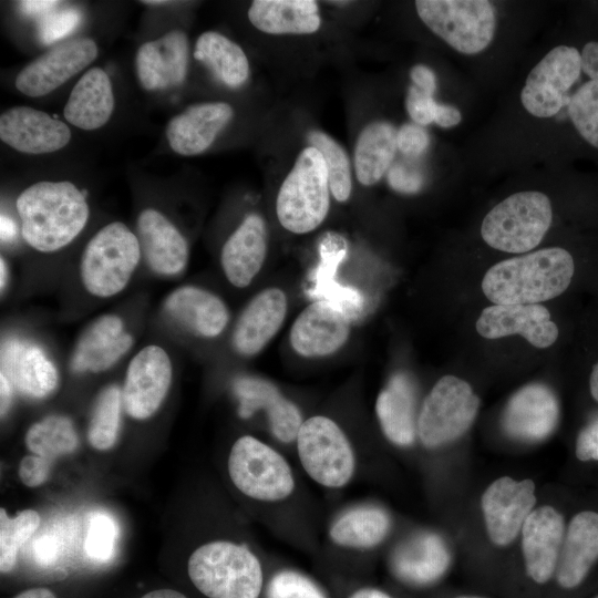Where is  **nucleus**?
Here are the masks:
<instances>
[{
  "label": "nucleus",
  "instance_id": "f257e3e1",
  "mask_svg": "<svg viewBox=\"0 0 598 598\" xmlns=\"http://www.w3.org/2000/svg\"><path fill=\"white\" fill-rule=\"evenodd\" d=\"M576 276L574 254L549 247L493 265L483 277L482 290L493 305H537L566 292Z\"/></svg>",
  "mask_w": 598,
  "mask_h": 598
},
{
  "label": "nucleus",
  "instance_id": "f03ea898",
  "mask_svg": "<svg viewBox=\"0 0 598 598\" xmlns=\"http://www.w3.org/2000/svg\"><path fill=\"white\" fill-rule=\"evenodd\" d=\"M16 207L25 243L41 252L56 251L85 227L90 208L71 182H38L20 193Z\"/></svg>",
  "mask_w": 598,
  "mask_h": 598
},
{
  "label": "nucleus",
  "instance_id": "7ed1b4c3",
  "mask_svg": "<svg viewBox=\"0 0 598 598\" xmlns=\"http://www.w3.org/2000/svg\"><path fill=\"white\" fill-rule=\"evenodd\" d=\"M187 571L208 598H258L262 587L259 559L246 546L229 540L197 547L188 558Z\"/></svg>",
  "mask_w": 598,
  "mask_h": 598
},
{
  "label": "nucleus",
  "instance_id": "20e7f679",
  "mask_svg": "<svg viewBox=\"0 0 598 598\" xmlns=\"http://www.w3.org/2000/svg\"><path fill=\"white\" fill-rule=\"evenodd\" d=\"M142 257L137 236L123 223L102 227L86 244L80 262L85 290L99 298L120 293Z\"/></svg>",
  "mask_w": 598,
  "mask_h": 598
},
{
  "label": "nucleus",
  "instance_id": "39448f33",
  "mask_svg": "<svg viewBox=\"0 0 598 598\" xmlns=\"http://www.w3.org/2000/svg\"><path fill=\"white\" fill-rule=\"evenodd\" d=\"M551 221V203L544 193L518 192L499 202L485 215L481 235L494 249L524 254L539 245Z\"/></svg>",
  "mask_w": 598,
  "mask_h": 598
},
{
  "label": "nucleus",
  "instance_id": "423d86ee",
  "mask_svg": "<svg viewBox=\"0 0 598 598\" xmlns=\"http://www.w3.org/2000/svg\"><path fill=\"white\" fill-rule=\"evenodd\" d=\"M329 194L324 159L315 147H306L279 189L276 203L279 223L295 234L316 229L328 214Z\"/></svg>",
  "mask_w": 598,
  "mask_h": 598
},
{
  "label": "nucleus",
  "instance_id": "0eeeda50",
  "mask_svg": "<svg viewBox=\"0 0 598 598\" xmlns=\"http://www.w3.org/2000/svg\"><path fill=\"white\" fill-rule=\"evenodd\" d=\"M422 22L454 50L477 54L492 42L496 13L487 0H417Z\"/></svg>",
  "mask_w": 598,
  "mask_h": 598
},
{
  "label": "nucleus",
  "instance_id": "6e6552de",
  "mask_svg": "<svg viewBox=\"0 0 598 598\" xmlns=\"http://www.w3.org/2000/svg\"><path fill=\"white\" fill-rule=\"evenodd\" d=\"M227 467L235 487L256 501H282L295 489L293 474L285 457L250 435L235 441Z\"/></svg>",
  "mask_w": 598,
  "mask_h": 598
},
{
  "label": "nucleus",
  "instance_id": "1a4fd4ad",
  "mask_svg": "<svg viewBox=\"0 0 598 598\" xmlns=\"http://www.w3.org/2000/svg\"><path fill=\"white\" fill-rule=\"evenodd\" d=\"M480 399L472 386L455 375L442 377L426 395L416 422V432L425 447L454 442L473 424Z\"/></svg>",
  "mask_w": 598,
  "mask_h": 598
},
{
  "label": "nucleus",
  "instance_id": "9d476101",
  "mask_svg": "<svg viewBox=\"0 0 598 598\" xmlns=\"http://www.w3.org/2000/svg\"><path fill=\"white\" fill-rule=\"evenodd\" d=\"M296 440L302 467L315 482L329 488L349 483L355 468L354 453L333 420L322 415L309 417Z\"/></svg>",
  "mask_w": 598,
  "mask_h": 598
},
{
  "label": "nucleus",
  "instance_id": "9b49d317",
  "mask_svg": "<svg viewBox=\"0 0 598 598\" xmlns=\"http://www.w3.org/2000/svg\"><path fill=\"white\" fill-rule=\"evenodd\" d=\"M581 78L580 51L574 45L553 48L529 72L520 92L525 110L535 117L555 116Z\"/></svg>",
  "mask_w": 598,
  "mask_h": 598
},
{
  "label": "nucleus",
  "instance_id": "f8f14e48",
  "mask_svg": "<svg viewBox=\"0 0 598 598\" xmlns=\"http://www.w3.org/2000/svg\"><path fill=\"white\" fill-rule=\"evenodd\" d=\"M173 379L172 361L159 346L142 348L130 361L122 389L123 408L134 420L153 416L164 402Z\"/></svg>",
  "mask_w": 598,
  "mask_h": 598
},
{
  "label": "nucleus",
  "instance_id": "ddd939ff",
  "mask_svg": "<svg viewBox=\"0 0 598 598\" xmlns=\"http://www.w3.org/2000/svg\"><path fill=\"white\" fill-rule=\"evenodd\" d=\"M96 55L97 45L92 39L61 42L24 66L14 85L27 96L47 95L84 70Z\"/></svg>",
  "mask_w": 598,
  "mask_h": 598
},
{
  "label": "nucleus",
  "instance_id": "4468645a",
  "mask_svg": "<svg viewBox=\"0 0 598 598\" xmlns=\"http://www.w3.org/2000/svg\"><path fill=\"white\" fill-rule=\"evenodd\" d=\"M535 504V484L529 478L516 481L502 476L491 483L481 499L489 539L497 546L511 544L520 533Z\"/></svg>",
  "mask_w": 598,
  "mask_h": 598
},
{
  "label": "nucleus",
  "instance_id": "2eb2a0df",
  "mask_svg": "<svg viewBox=\"0 0 598 598\" xmlns=\"http://www.w3.org/2000/svg\"><path fill=\"white\" fill-rule=\"evenodd\" d=\"M598 568V506L574 512L567 522L555 577L560 588L576 590Z\"/></svg>",
  "mask_w": 598,
  "mask_h": 598
},
{
  "label": "nucleus",
  "instance_id": "dca6fc26",
  "mask_svg": "<svg viewBox=\"0 0 598 598\" xmlns=\"http://www.w3.org/2000/svg\"><path fill=\"white\" fill-rule=\"evenodd\" d=\"M560 408L555 392L540 383L527 384L507 401L502 414V427L512 439L539 442L556 430Z\"/></svg>",
  "mask_w": 598,
  "mask_h": 598
},
{
  "label": "nucleus",
  "instance_id": "f3484780",
  "mask_svg": "<svg viewBox=\"0 0 598 598\" xmlns=\"http://www.w3.org/2000/svg\"><path fill=\"white\" fill-rule=\"evenodd\" d=\"M567 522L553 506L544 505L529 514L522 527V551L528 577L545 584L555 576Z\"/></svg>",
  "mask_w": 598,
  "mask_h": 598
},
{
  "label": "nucleus",
  "instance_id": "a211bd4d",
  "mask_svg": "<svg viewBox=\"0 0 598 598\" xmlns=\"http://www.w3.org/2000/svg\"><path fill=\"white\" fill-rule=\"evenodd\" d=\"M476 330L486 339L519 334L540 349L553 346L559 336L550 312L539 303L486 307L476 321Z\"/></svg>",
  "mask_w": 598,
  "mask_h": 598
},
{
  "label": "nucleus",
  "instance_id": "6ab92c4d",
  "mask_svg": "<svg viewBox=\"0 0 598 598\" xmlns=\"http://www.w3.org/2000/svg\"><path fill=\"white\" fill-rule=\"evenodd\" d=\"M0 138L18 152L44 154L66 146L71 131L65 123L43 111L14 106L0 116Z\"/></svg>",
  "mask_w": 598,
  "mask_h": 598
},
{
  "label": "nucleus",
  "instance_id": "aec40b11",
  "mask_svg": "<svg viewBox=\"0 0 598 598\" xmlns=\"http://www.w3.org/2000/svg\"><path fill=\"white\" fill-rule=\"evenodd\" d=\"M189 43L185 32L172 30L143 43L135 58L140 84L148 91L181 85L188 70Z\"/></svg>",
  "mask_w": 598,
  "mask_h": 598
},
{
  "label": "nucleus",
  "instance_id": "412c9836",
  "mask_svg": "<svg viewBox=\"0 0 598 598\" xmlns=\"http://www.w3.org/2000/svg\"><path fill=\"white\" fill-rule=\"evenodd\" d=\"M349 316L334 305L317 300L295 320L290 342L303 357H322L340 349L349 337Z\"/></svg>",
  "mask_w": 598,
  "mask_h": 598
},
{
  "label": "nucleus",
  "instance_id": "4be33fe9",
  "mask_svg": "<svg viewBox=\"0 0 598 598\" xmlns=\"http://www.w3.org/2000/svg\"><path fill=\"white\" fill-rule=\"evenodd\" d=\"M142 256L157 275L181 274L188 261V244L177 227L154 208L142 210L136 221Z\"/></svg>",
  "mask_w": 598,
  "mask_h": 598
},
{
  "label": "nucleus",
  "instance_id": "5701e85b",
  "mask_svg": "<svg viewBox=\"0 0 598 598\" xmlns=\"http://www.w3.org/2000/svg\"><path fill=\"white\" fill-rule=\"evenodd\" d=\"M1 373L14 390L32 399L47 398L59 384L58 370L45 352L16 338L1 346Z\"/></svg>",
  "mask_w": 598,
  "mask_h": 598
},
{
  "label": "nucleus",
  "instance_id": "b1692460",
  "mask_svg": "<svg viewBox=\"0 0 598 598\" xmlns=\"http://www.w3.org/2000/svg\"><path fill=\"white\" fill-rule=\"evenodd\" d=\"M233 115V107L225 102L194 104L169 120L165 135L175 153L197 155L213 144Z\"/></svg>",
  "mask_w": 598,
  "mask_h": 598
},
{
  "label": "nucleus",
  "instance_id": "393cba45",
  "mask_svg": "<svg viewBox=\"0 0 598 598\" xmlns=\"http://www.w3.org/2000/svg\"><path fill=\"white\" fill-rule=\"evenodd\" d=\"M133 337L124 331L116 315L96 318L81 334L71 359L76 373H99L112 368L132 347Z\"/></svg>",
  "mask_w": 598,
  "mask_h": 598
},
{
  "label": "nucleus",
  "instance_id": "a878e982",
  "mask_svg": "<svg viewBox=\"0 0 598 598\" xmlns=\"http://www.w3.org/2000/svg\"><path fill=\"white\" fill-rule=\"evenodd\" d=\"M390 565L401 581L413 586H426L444 576L451 565V554L440 535L422 532L394 549Z\"/></svg>",
  "mask_w": 598,
  "mask_h": 598
},
{
  "label": "nucleus",
  "instance_id": "bb28decb",
  "mask_svg": "<svg viewBox=\"0 0 598 598\" xmlns=\"http://www.w3.org/2000/svg\"><path fill=\"white\" fill-rule=\"evenodd\" d=\"M234 391L239 400V415L249 417L265 410L274 435L283 443L297 439L303 423L299 409L269 381L243 377L236 380Z\"/></svg>",
  "mask_w": 598,
  "mask_h": 598
},
{
  "label": "nucleus",
  "instance_id": "cd10ccee",
  "mask_svg": "<svg viewBox=\"0 0 598 598\" xmlns=\"http://www.w3.org/2000/svg\"><path fill=\"white\" fill-rule=\"evenodd\" d=\"M287 312L282 290L268 288L255 296L241 312L234 332L233 346L243 355L258 353L280 329Z\"/></svg>",
  "mask_w": 598,
  "mask_h": 598
},
{
  "label": "nucleus",
  "instance_id": "c85d7f7f",
  "mask_svg": "<svg viewBox=\"0 0 598 598\" xmlns=\"http://www.w3.org/2000/svg\"><path fill=\"white\" fill-rule=\"evenodd\" d=\"M165 312L195 336H219L229 320L225 302L213 292L195 286L173 290L164 301Z\"/></svg>",
  "mask_w": 598,
  "mask_h": 598
},
{
  "label": "nucleus",
  "instance_id": "c756f323",
  "mask_svg": "<svg viewBox=\"0 0 598 598\" xmlns=\"http://www.w3.org/2000/svg\"><path fill=\"white\" fill-rule=\"evenodd\" d=\"M267 250L265 223L256 214L248 215L226 240L221 250V267L228 281L247 287L262 267Z\"/></svg>",
  "mask_w": 598,
  "mask_h": 598
},
{
  "label": "nucleus",
  "instance_id": "7c9ffc66",
  "mask_svg": "<svg viewBox=\"0 0 598 598\" xmlns=\"http://www.w3.org/2000/svg\"><path fill=\"white\" fill-rule=\"evenodd\" d=\"M113 109L114 94L107 73L101 68H92L73 86L63 115L73 126L92 131L109 122Z\"/></svg>",
  "mask_w": 598,
  "mask_h": 598
},
{
  "label": "nucleus",
  "instance_id": "2f4dec72",
  "mask_svg": "<svg viewBox=\"0 0 598 598\" xmlns=\"http://www.w3.org/2000/svg\"><path fill=\"white\" fill-rule=\"evenodd\" d=\"M415 389L404 373L394 374L379 393L375 412L386 439L398 446H409L416 432Z\"/></svg>",
  "mask_w": 598,
  "mask_h": 598
},
{
  "label": "nucleus",
  "instance_id": "473e14b6",
  "mask_svg": "<svg viewBox=\"0 0 598 598\" xmlns=\"http://www.w3.org/2000/svg\"><path fill=\"white\" fill-rule=\"evenodd\" d=\"M248 19L255 28L269 34H309L321 23L313 0H255Z\"/></svg>",
  "mask_w": 598,
  "mask_h": 598
},
{
  "label": "nucleus",
  "instance_id": "72a5a7b5",
  "mask_svg": "<svg viewBox=\"0 0 598 598\" xmlns=\"http://www.w3.org/2000/svg\"><path fill=\"white\" fill-rule=\"evenodd\" d=\"M396 134L394 126L384 121L362 130L354 150L355 175L362 185H374L390 169L398 148Z\"/></svg>",
  "mask_w": 598,
  "mask_h": 598
},
{
  "label": "nucleus",
  "instance_id": "f704fd0d",
  "mask_svg": "<svg viewBox=\"0 0 598 598\" xmlns=\"http://www.w3.org/2000/svg\"><path fill=\"white\" fill-rule=\"evenodd\" d=\"M390 516L377 506H358L341 514L331 525V540L348 548H372L389 534Z\"/></svg>",
  "mask_w": 598,
  "mask_h": 598
},
{
  "label": "nucleus",
  "instance_id": "c9c22d12",
  "mask_svg": "<svg viewBox=\"0 0 598 598\" xmlns=\"http://www.w3.org/2000/svg\"><path fill=\"white\" fill-rule=\"evenodd\" d=\"M194 56L229 87H238L248 79L249 63L245 52L218 32L202 33L196 41Z\"/></svg>",
  "mask_w": 598,
  "mask_h": 598
},
{
  "label": "nucleus",
  "instance_id": "e433bc0d",
  "mask_svg": "<svg viewBox=\"0 0 598 598\" xmlns=\"http://www.w3.org/2000/svg\"><path fill=\"white\" fill-rule=\"evenodd\" d=\"M321 261L315 272L313 296L343 310L349 318L360 313L363 299L361 295L349 287L341 286L334 278L339 262L346 256V249L338 247L329 238L320 246Z\"/></svg>",
  "mask_w": 598,
  "mask_h": 598
},
{
  "label": "nucleus",
  "instance_id": "4c0bfd02",
  "mask_svg": "<svg viewBox=\"0 0 598 598\" xmlns=\"http://www.w3.org/2000/svg\"><path fill=\"white\" fill-rule=\"evenodd\" d=\"M24 442L32 454L54 461L78 448L79 435L68 416L54 414L33 423L25 433Z\"/></svg>",
  "mask_w": 598,
  "mask_h": 598
},
{
  "label": "nucleus",
  "instance_id": "58836bf2",
  "mask_svg": "<svg viewBox=\"0 0 598 598\" xmlns=\"http://www.w3.org/2000/svg\"><path fill=\"white\" fill-rule=\"evenodd\" d=\"M122 391L115 384L107 385L97 395L87 427V441L97 451L112 448L120 434Z\"/></svg>",
  "mask_w": 598,
  "mask_h": 598
},
{
  "label": "nucleus",
  "instance_id": "ea45409f",
  "mask_svg": "<svg viewBox=\"0 0 598 598\" xmlns=\"http://www.w3.org/2000/svg\"><path fill=\"white\" fill-rule=\"evenodd\" d=\"M565 106L579 137L598 151V82L588 78L568 94Z\"/></svg>",
  "mask_w": 598,
  "mask_h": 598
},
{
  "label": "nucleus",
  "instance_id": "a19ab883",
  "mask_svg": "<svg viewBox=\"0 0 598 598\" xmlns=\"http://www.w3.org/2000/svg\"><path fill=\"white\" fill-rule=\"evenodd\" d=\"M312 147L318 150L326 164L330 192L339 202L349 198L352 188L350 163L347 153L332 137L321 131H312L308 136Z\"/></svg>",
  "mask_w": 598,
  "mask_h": 598
},
{
  "label": "nucleus",
  "instance_id": "79ce46f5",
  "mask_svg": "<svg viewBox=\"0 0 598 598\" xmlns=\"http://www.w3.org/2000/svg\"><path fill=\"white\" fill-rule=\"evenodd\" d=\"M40 525V516L33 509H24L10 518L0 508V570L9 573L16 565L20 547L31 537Z\"/></svg>",
  "mask_w": 598,
  "mask_h": 598
},
{
  "label": "nucleus",
  "instance_id": "37998d69",
  "mask_svg": "<svg viewBox=\"0 0 598 598\" xmlns=\"http://www.w3.org/2000/svg\"><path fill=\"white\" fill-rule=\"evenodd\" d=\"M117 528L113 518L105 513H95L89 523L84 548L89 557L106 561L112 557Z\"/></svg>",
  "mask_w": 598,
  "mask_h": 598
},
{
  "label": "nucleus",
  "instance_id": "c03bdc74",
  "mask_svg": "<svg viewBox=\"0 0 598 598\" xmlns=\"http://www.w3.org/2000/svg\"><path fill=\"white\" fill-rule=\"evenodd\" d=\"M268 598H327L308 577L293 570L277 573L268 584Z\"/></svg>",
  "mask_w": 598,
  "mask_h": 598
},
{
  "label": "nucleus",
  "instance_id": "a18cd8bd",
  "mask_svg": "<svg viewBox=\"0 0 598 598\" xmlns=\"http://www.w3.org/2000/svg\"><path fill=\"white\" fill-rule=\"evenodd\" d=\"M80 22L81 13L74 8L51 11L39 23V39L43 44H52L71 34Z\"/></svg>",
  "mask_w": 598,
  "mask_h": 598
},
{
  "label": "nucleus",
  "instance_id": "49530a36",
  "mask_svg": "<svg viewBox=\"0 0 598 598\" xmlns=\"http://www.w3.org/2000/svg\"><path fill=\"white\" fill-rule=\"evenodd\" d=\"M574 456L584 466H598V411L578 430L574 442Z\"/></svg>",
  "mask_w": 598,
  "mask_h": 598
},
{
  "label": "nucleus",
  "instance_id": "de8ad7c7",
  "mask_svg": "<svg viewBox=\"0 0 598 598\" xmlns=\"http://www.w3.org/2000/svg\"><path fill=\"white\" fill-rule=\"evenodd\" d=\"M436 104L433 95L423 92L414 84L409 87L405 106L415 124L422 126L434 122Z\"/></svg>",
  "mask_w": 598,
  "mask_h": 598
},
{
  "label": "nucleus",
  "instance_id": "09e8293b",
  "mask_svg": "<svg viewBox=\"0 0 598 598\" xmlns=\"http://www.w3.org/2000/svg\"><path fill=\"white\" fill-rule=\"evenodd\" d=\"M53 461L37 454L25 455L19 464V477L28 487H39L51 474Z\"/></svg>",
  "mask_w": 598,
  "mask_h": 598
},
{
  "label": "nucleus",
  "instance_id": "8fccbe9b",
  "mask_svg": "<svg viewBox=\"0 0 598 598\" xmlns=\"http://www.w3.org/2000/svg\"><path fill=\"white\" fill-rule=\"evenodd\" d=\"M396 144L404 155L419 156L427 148L430 136L421 125L408 123L398 131Z\"/></svg>",
  "mask_w": 598,
  "mask_h": 598
},
{
  "label": "nucleus",
  "instance_id": "3c124183",
  "mask_svg": "<svg viewBox=\"0 0 598 598\" xmlns=\"http://www.w3.org/2000/svg\"><path fill=\"white\" fill-rule=\"evenodd\" d=\"M388 182L396 192L413 194L421 189L423 177L419 172L398 164L389 169Z\"/></svg>",
  "mask_w": 598,
  "mask_h": 598
},
{
  "label": "nucleus",
  "instance_id": "603ef678",
  "mask_svg": "<svg viewBox=\"0 0 598 598\" xmlns=\"http://www.w3.org/2000/svg\"><path fill=\"white\" fill-rule=\"evenodd\" d=\"M410 75L416 87L433 95L436 89V78L429 66L417 64L412 68Z\"/></svg>",
  "mask_w": 598,
  "mask_h": 598
},
{
  "label": "nucleus",
  "instance_id": "864d4df0",
  "mask_svg": "<svg viewBox=\"0 0 598 598\" xmlns=\"http://www.w3.org/2000/svg\"><path fill=\"white\" fill-rule=\"evenodd\" d=\"M462 121L461 112L447 104H436L434 123L443 128L456 126Z\"/></svg>",
  "mask_w": 598,
  "mask_h": 598
},
{
  "label": "nucleus",
  "instance_id": "5fc2aeb1",
  "mask_svg": "<svg viewBox=\"0 0 598 598\" xmlns=\"http://www.w3.org/2000/svg\"><path fill=\"white\" fill-rule=\"evenodd\" d=\"M33 548L37 560L43 565L51 564L58 556V544L50 537H42Z\"/></svg>",
  "mask_w": 598,
  "mask_h": 598
},
{
  "label": "nucleus",
  "instance_id": "6e6d98bb",
  "mask_svg": "<svg viewBox=\"0 0 598 598\" xmlns=\"http://www.w3.org/2000/svg\"><path fill=\"white\" fill-rule=\"evenodd\" d=\"M59 1H51V0H24L19 1L18 7L21 10L22 13L27 16H45L49 12L53 11V9L59 6Z\"/></svg>",
  "mask_w": 598,
  "mask_h": 598
},
{
  "label": "nucleus",
  "instance_id": "4d7b16f0",
  "mask_svg": "<svg viewBox=\"0 0 598 598\" xmlns=\"http://www.w3.org/2000/svg\"><path fill=\"white\" fill-rule=\"evenodd\" d=\"M586 392L590 402L598 408V352L587 369Z\"/></svg>",
  "mask_w": 598,
  "mask_h": 598
},
{
  "label": "nucleus",
  "instance_id": "13d9d810",
  "mask_svg": "<svg viewBox=\"0 0 598 598\" xmlns=\"http://www.w3.org/2000/svg\"><path fill=\"white\" fill-rule=\"evenodd\" d=\"M13 386L6 378L4 374L0 373V391H1V416L3 417L11 408L13 399Z\"/></svg>",
  "mask_w": 598,
  "mask_h": 598
},
{
  "label": "nucleus",
  "instance_id": "bf43d9fd",
  "mask_svg": "<svg viewBox=\"0 0 598 598\" xmlns=\"http://www.w3.org/2000/svg\"><path fill=\"white\" fill-rule=\"evenodd\" d=\"M13 598H56L55 595L48 588L38 587L21 591Z\"/></svg>",
  "mask_w": 598,
  "mask_h": 598
},
{
  "label": "nucleus",
  "instance_id": "052dcab7",
  "mask_svg": "<svg viewBox=\"0 0 598 598\" xmlns=\"http://www.w3.org/2000/svg\"><path fill=\"white\" fill-rule=\"evenodd\" d=\"M1 240L10 241L16 236L14 223L7 216L1 215Z\"/></svg>",
  "mask_w": 598,
  "mask_h": 598
},
{
  "label": "nucleus",
  "instance_id": "680f3d73",
  "mask_svg": "<svg viewBox=\"0 0 598 598\" xmlns=\"http://www.w3.org/2000/svg\"><path fill=\"white\" fill-rule=\"evenodd\" d=\"M349 598H392V597L379 589L362 588L354 591Z\"/></svg>",
  "mask_w": 598,
  "mask_h": 598
},
{
  "label": "nucleus",
  "instance_id": "e2e57ef3",
  "mask_svg": "<svg viewBox=\"0 0 598 598\" xmlns=\"http://www.w3.org/2000/svg\"><path fill=\"white\" fill-rule=\"evenodd\" d=\"M141 598H187L182 592L174 589H157L145 594Z\"/></svg>",
  "mask_w": 598,
  "mask_h": 598
},
{
  "label": "nucleus",
  "instance_id": "0e129e2a",
  "mask_svg": "<svg viewBox=\"0 0 598 598\" xmlns=\"http://www.w3.org/2000/svg\"><path fill=\"white\" fill-rule=\"evenodd\" d=\"M0 275H1V277H0V288H1V291H2L3 288L7 285V280H8L7 264H6V261L3 260L2 257L0 259Z\"/></svg>",
  "mask_w": 598,
  "mask_h": 598
},
{
  "label": "nucleus",
  "instance_id": "69168bd1",
  "mask_svg": "<svg viewBox=\"0 0 598 598\" xmlns=\"http://www.w3.org/2000/svg\"><path fill=\"white\" fill-rule=\"evenodd\" d=\"M458 598H482V597H458Z\"/></svg>",
  "mask_w": 598,
  "mask_h": 598
},
{
  "label": "nucleus",
  "instance_id": "338daca9",
  "mask_svg": "<svg viewBox=\"0 0 598 598\" xmlns=\"http://www.w3.org/2000/svg\"><path fill=\"white\" fill-rule=\"evenodd\" d=\"M591 598H598V594H596L595 596H592Z\"/></svg>",
  "mask_w": 598,
  "mask_h": 598
}]
</instances>
